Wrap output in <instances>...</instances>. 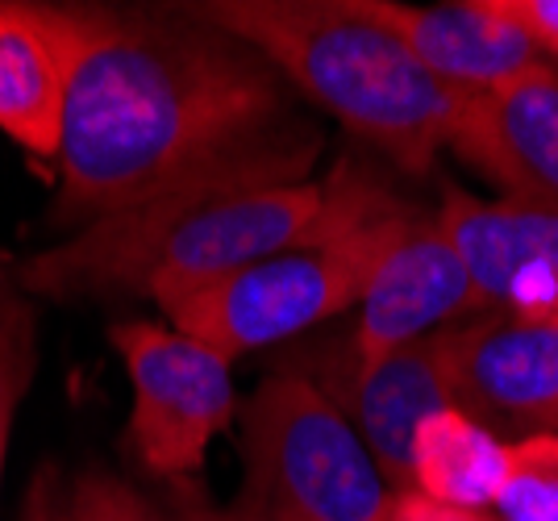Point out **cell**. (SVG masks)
Here are the masks:
<instances>
[{"label":"cell","mask_w":558,"mask_h":521,"mask_svg":"<svg viewBox=\"0 0 558 521\" xmlns=\"http://www.w3.org/2000/svg\"><path fill=\"white\" fill-rule=\"evenodd\" d=\"M475 313L488 308L438 214L409 205L354 308L347 347L367 359L388 355L404 342L429 338L450 322H466Z\"/></svg>","instance_id":"cell-9"},{"label":"cell","mask_w":558,"mask_h":521,"mask_svg":"<svg viewBox=\"0 0 558 521\" xmlns=\"http://www.w3.org/2000/svg\"><path fill=\"white\" fill-rule=\"evenodd\" d=\"M71 521H263L238 505L209 500H155L130 480L109 472H84L68 484Z\"/></svg>","instance_id":"cell-15"},{"label":"cell","mask_w":558,"mask_h":521,"mask_svg":"<svg viewBox=\"0 0 558 521\" xmlns=\"http://www.w3.org/2000/svg\"><path fill=\"white\" fill-rule=\"evenodd\" d=\"M267 521H313V518H304V513H292V509H279V513H271Z\"/></svg>","instance_id":"cell-21"},{"label":"cell","mask_w":558,"mask_h":521,"mask_svg":"<svg viewBox=\"0 0 558 521\" xmlns=\"http://www.w3.org/2000/svg\"><path fill=\"white\" fill-rule=\"evenodd\" d=\"M372 13L404 47L459 96H484L517 80L546 54L512 22L505 0H450V4H396L367 0Z\"/></svg>","instance_id":"cell-12"},{"label":"cell","mask_w":558,"mask_h":521,"mask_svg":"<svg viewBox=\"0 0 558 521\" xmlns=\"http://www.w3.org/2000/svg\"><path fill=\"white\" fill-rule=\"evenodd\" d=\"M292 367L338 404V413L354 426L363 447L372 450L375 468L396 493H409L417 426L429 413L454 404L442 372L438 334L372 359L354 355L347 338H338L317 351H304Z\"/></svg>","instance_id":"cell-8"},{"label":"cell","mask_w":558,"mask_h":521,"mask_svg":"<svg viewBox=\"0 0 558 521\" xmlns=\"http://www.w3.org/2000/svg\"><path fill=\"white\" fill-rule=\"evenodd\" d=\"M68 118L50 226L175 192L304 184L326 130L288 80L187 4H71Z\"/></svg>","instance_id":"cell-1"},{"label":"cell","mask_w":558,"mask_h":521,"mask_svg":"<svg viewBox=\"0 0 558 521\" xmlns=\"http://www.w3.org/2000/svg\"><path fill=\"white\" fill-rule=\"evenodd\" d=\"M384 521H496L492 513H471V509H450L421 493H396Z\"/></svg>","instance_id":"cell-20"},{"label":"cell","mask_w":558,"mask_h":521,"mask_svg":"<svg viewBox=\"0 0 558 521\" xmlns=\"http://www.w3.org/2000/svg\"><path fill=\"white\" fill-rule=\"evenodd\" d=\"M333 214L329 180L276 189L175 192L138 209L96 217L68 242L17 263L13 284L47 301H150L230 276L301 242Z\"/></svg>","instance_id":"cell-2"},{"label":"cell","mask_w":558,"mask_h":521,"mask_svg":"<svg viewBox=\"0 0 558 521\" xmlns=\"http://www.w3.org/2000/svg\"><path fill=\"white\" fill-rule=\"evenodd\" d=\"M438 221L463 255L484 308L558 317V209L484 201L442 184Z\"/></svg>","instance_id":"cell-11"},{"label":"cell","mask_w":558,"mask_h":521,"mask_svg":"<svg viewBox=\"0 0 558 521\" xmlns=\"http://www.w3.org/2000/svg\"><path fill=\"white\" fill-rule=\"evenodd\" d=\"M555 429H558V422H555Z\"/></svg>","instance_id":"cell-22"},{"label":"cell","mask_w":558,"mask_h":521,"mask_svg":"<svg viewBox=\"0 0 558 521\" xmlns=\"http://www.w3.org/2000/svg\"><path fill=\"white\" fill-rule=\"evenodd\" d=\"M450 401L500 438H530L558 422V317L475 313L438 330Z\"/></svg>","instance_id":"cell-7"},{"label":"cell","mask_w":558,"mask_h":521,"mask_svg":"<svg viewBox=\"0 0 558 521\" xmlns=\"http://www.w3.org/2000/svg\"><path fill=\"white\" fill-rule=\"evenodd\" d=\"M454 150L500 201L558 209V68L537 63L484 96H466L450 130Z\"/></svg>","instance_id":"cell-10"},{"label":"cell","mask_w":558,"mask_h":521,"mask_svg":"<svg viewBox=\"0 0 558 521\" xmlns=\"http://www.w3.org/2000/svg\"><path fill=\"white\" fill-rule=\"evenodd\" d=\"M512 443L500 438L484 422L466 417L463 409H438L417 426L413 438V475L409 493L450 505V509H471V513H492L500 497V484L509 475Z\"/></svg>","instance_id":"cell-14"},{"label":"cell","mask_w":558,"mask_h":521,"mask_svg":"<svg viewBox=\"0 0 558 521\" xmlns=\"http://www.w3.org/2000/svg\"><path fill=\"white\" fill-rule=\"evenodd\" d=\"M242 417V488L233 505L271 518L292 509L313 521H384L396 488L338 404L296 367L255 388Z\"/></svg>","instance_id":"cell-5"},{"label":"cell","mask_w":558,"mask_h":521,"mask_svg":"<svg viewBox=\"0 0 558 521\" xmlns=\"http://www.w3.org/2000/svg\"><path fill=\"white\" fill-rule=\"evenodd\" d=\"M25 384V334L17 305L9 301V292L0 284V480H4V455H9V434L17 417Z\"/></svg>","instance_id":"cell-17"},{"label":"cell","mask_w":558,"mask_h":521,"mask_svg":"<svg viewBox=\"0 0 558 521\" xmlns=\"http://www.w3.org/2000/svg\"><path fill=\"white\" fill-rule=\"evenodd\" d=\"M496 521H558V429L517 438L509 475L492 505Z\"/></svg>","instance_id":"cell-16"},{"label":"cell","mask_w":558,"mask_h":521,"mask_svg":"<svg viewBox=\"0 0 558 521\" xmlns=\"http://www.w3.org/2000/svg\"><path fill=\"white\" fill-rule=\"evenodd\" d=\"M187 9L258 50L308 109L347 125L404 175L434 171L466 96L425 72L367 0H205Z\"/></svg>","instance_id":"cell-3"},{"label":"cell","mask_w":558,"mask_h":521,"mask_svg":"<svg viewBox=\"0 0 558 521\" xmlns=\"http://www.w3.org/2000/svg\"><path fill=\"white\" fill-rule=\"evenodd\" d=\"M512 22L534 38L542 54H558V0H505Z\"/></svg>","instance_id":"cell-19"},{"label":"cell","mask_w":558,"mask_h":521,"mask_svg":"<svg viewBox=\"0 0 558 521\" xmlns=\"http://www.w3.org/2000/svg\"><path fill=\"white\" fill-rule=\"evenodd\" d=\"M109 342L130 376V450L142 472L184 484L205 468L213 438L238 417L233 363L171 322L125 317Z\"/></svg>","instance_id":"cell-6"},{"label":"cell","mask_w":558,"mask_h":521,"mask_svg":"<svg viewBox=\"0 0 558 521\" xmlns=\"http://www.w3.org/2000/svg\"><path fill=\"white\" fill-rule=\"evenodd\" d=\"M22 521H71L68 484L59 480L54 468H43V472L29 480L22 500Z\"/></svg>","instance_id":"cell-18"},{"label":"cell","mask_w":558,"mask_h":521,"mask_svg":"<svg viewBox=\"0 0 558 521\" xmlns=\"http://www.w3.org/2000/svg\"><path fill=\"white\" fill-rule=\"evenodd\" d=\"M326 180L333 192L326 226L267 259L167 301L159 313H167L175 330L201 338L233 363L359 308L409 201H400V192L359 159H338Z\"/></svg>","instance_id":"cell-4"},{"label":"cell","mask_w":558,"mask_h":521,"mask_svg":"<svg viewBox=\"0 0 558 521\" xmlns=\"http://www.w3.org/2000/svg\"><path fill=\"white\" fill-rule=\"evenodd\" d=\"M71 59V4H0V134L47 163L63 143Z\"/></svg>","instance_id":"cell-13"}]
</instances>
